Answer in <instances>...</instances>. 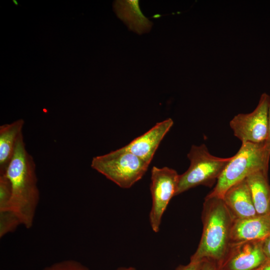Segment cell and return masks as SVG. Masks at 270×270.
<instances>
[{
  "mask_svg": "<svg viewBox=\"0 0 270 270\" xmlns=\"http://www.w3.org/2000/svg\"><path fill=\"white\" fill-rule=\"evenodd\" d=\"M12 2L16 6H18V2L16 0H12Z\"/></svg>",
  "mask_w": 270,
  "mask_h": 270,
  "instance_id": "cb8c5ba5",
  "label": "cell"
},
{
  "mask_svg": "<svg viewBox=\"0 0 270 270\" xmlns=\"http://www.w3.org/2000/svg\"><path fill=\"white\" fill-rule=\"evenodd\" d=\"M12 186L6 174L0 175V212L10 210Z\"/></svg>",
  "mask_w": 270,
  "mask_h": 270,
  "instance_id": "2e32d148",
  "label": "cell"
},
{
  "mask_svg": "<svg viewBox=\"0 0 270 270\" xmlns=\"http://www.w3.org/2000/svg\"><path fill=\"white\" fill-rule=\"evenodd\" d=\"M269 235L270 214L234 219L231 230L230 242L234 244L246 241L264 240Z\"/></svg>",
  "mask_w": 270,
  "mask_h": 270,
  "instance_id": "30bf717a",
  "label": "cell"
},
{
  "mask_svg": "<svg viewBox=\"0 0 270 270\" xmlns=\"http://www.w3.org/2000/svg\"><path fill=\"white\" fill-rule=\"evenodd\" d=\"M149 164L122 148L94 157L91 167L120 187L128 188L142 178Z\"/></svg>",
  "mask_w": 270,
  "mask_h": 270,
  "instance_id": "277c9868",
  "label": "cell"
},
{
  "mask_svg": "<svg viewBox=\"0 0 270 270\" xmlns=\"http://www.w3.org/2000/svg\"><path fill=\"white\" fill-rule=\"evenodd\" d=\"M198 270H220L219 267L215 264L208 262H200Z\"/></svg>",
  "mask_w": 270,
  "mask_h": 270,
  "instance_id": "ffe728a7",
  "label": "cell"
},
{
  "mask_svg": "<svg viewBox=\"0 0 270 270\" xmlns=\"http://www.w3.org/2000/svg\"><path fill=\"white\" fill-rule=\"evenodd\" d=\"M42 270H90V269L78 261L67 260L53 264Z\"/></svg>",
  "mask_w": 270,
  "mask_h": 270,
  "instance_id": "e0dca14e",
  "label": "cell"
},
{
  "mask_svg": "<svg viewBox=\"0 0 270 270\" xmlns=\"http://www.w3.org/2000/svg\"><path fill=\"white\" fill-rule=\"evenodd\" d=\"M270 159V140L260 143H242L207 196L222 198L230 187L252 173L260 170L268 172Z\"/></svg>",
  "mask_w": 270,
  "mask_h": 270,
  "instance_id": "3957f363",
  "label": "cell"
},
{
  "mask_svg": "<svg viewBox=\"0 0 270 270\" xmlns=\"http://www.w3.org/2000/svg\"><path fill=\"white\" fill-rule=\"evenodd\" d=\"M246 180L257 214H270V185L268 172H256L248 176Z\"/></svg>",
  "mask_w": 270,
  "mask_h": 270,
  "instance_id": "4fadbf2b",
  "label": "cell"
},
{
  "mask_svg": "<svg viewBox=\"0 0 270 270\" xmlns=\"http://www.w3.org/2000/svg\"><path fill=\"white\" fill-rule=\"evenodd\" d=\"M200 262H190L186 265L180 264L178 266L176 270H198Z\"/></svg>",
  "mask_w": 270,
  "mask_h": 270,
  "instance_id": "d6986e66",
  "label": "cell"
},
{
  "mask_svg": "<svg viewBox=\"0 0 270 270\" xmlns=\"http://www.w3.org/2000/svg\"><path fill=\"white\" fill-rule=\"evenodd\" d=\"M179 175L176 170L167 166H153L152 169L150 190L152 206L149 220L154 232H159L164 214L172 198L176 196Z\"/></svg>",
  "mask_w": 270,
  "mask_h": 270,
  "instance_id": "8992f818",
  "label": "cell"
},
{
  "mask_svg": "<svg viewBox=\"0 0 270 270\" xmlns=\"http://www.w3.org/2000/svg\"><path fill=\"white\" fill-rule=\"evenodd\" d=\"M5 174L12 186L10 210L19 218L28 229L34 222L40 200V192L36 172V164L27 151L22 133L19 136L13 156Z\"/></svg>",
  "mask_w": 270,
  "mask_h": 270,
  "instance_id": "6da1fadb",
  "label": "cell"
},
{
  "mask_svg": "<svg viewBox=\"0 0 270 270\" xmlns=\"http://www.w3.org/2000/svg\"><path fill=\"white\" fill-rule=\"evenodd\" d=\"M114 7L118 17L130 30L141 34L151 29L152 24L142 13L138 0L116 1Z\"/></svg>",
  "mask_w": 270,
  "mask_h": 270,
  "instance_id": "5bb4252c",
  "label": "cell"
},
{
  "mask_svg": "<svg viewBox=\"0 0 270 270\" xmlns=\"http://www.w3.org/2000/svg\"><path fill=\"white\" fill-rule=\"evenodd\" d=\"M24 124V120L19 119L0 126V175L6 172Z\"/></svg>",
  "mask_w": 270,
  "mask_h": 270,
  "instance_id": "7c38bea8",
  "label": "cell"
},
{
  "mask_svg": "<svg viewBox=\"0 0 270 270\" xmlns=\"http://www.w3.org/2000/svg\"><path fill=\"white\" fill-rule=\"evenodd\" d=\"M254 270H270V261L266 260Z\"/></svg>",
  "mask_w": 270,
  "mask_h": 270,
  "instance_id": "44dd1931",
  "label": "cell"
},
{
  "mask_svg": "<svg viewBox=\"0 0 270 270\" xmlns=\"http://www.w3.org/2000/svg\"><path fill=\"white\" fill-rule=\"evenodd\" d=\"M187 156L190 166L179 175L176 196L200 185L212 186L232 158L211 154L204 144L192 145Z\"/></svg>",
  "mask_w": 270,
  "mask_h": 270,
  "instance_id": "5b68a950",
  "label": "cell"
},
{
  "mask_svg": "<svg viewBox=\"0 0 270 270\" xmlns=\"http://www.w3.org/2000/svg\"><path fill=\"white\" fill-rule=\"evenodd\" d=\"M115 270H137L136 268L132 266L130 267H120Z\"/></svg>",
  "mask_w": 270,
  "mask_h": 270,
  "instance_id": "603a6c76",
  "label": "cell"
},
{
  "mask_svg": "<svg viewBox=\"0 0 270 270\" xmlns=\"http://www.w3.org/2000/svg\"><path fill=\"white\" fill-rule=\"evenodd\" d=\"M268 140H270V104L268 108Z\"/></svg>",
  "mask_w": 270,
  "mask_h": 270,
  "instance_id": "7402d4cb",
  "label": "cell"
},
{
  "mask_svg": "<svg viewBox=\"0 0 270 270\" xmlns=\"http://www.w3.org/2000/svg\"><path fill=\"white\" fill-rule=\"evenodd\" d=\"M263 240L231 244L219 268L220 270H254L266 260Z\"/></svg>",
  "mask_w": 270,
  "mask_h": 270,
  "instance_id": "ba28073f",
  "label": "cell"
},
{
  "mask_svg": "<svg viewBox=\"0 0 270 270\" xmlns=\"http://www.w3.org/2000/svg\"><path fill=\"white\" fill-rule=\"evenodd\" d=\"M234 220L222 198L206 196L202 214V236L190 262L208 261L220 267L231 244Z\"/></svg>",
  "mask_w": 270,
  "mask_h": 270,
  "instance_id": "7a4b0ae2",
  "label": "cell"
},
{
  "mask_svg": "<svg viewBox=\"0 0 270 270\" xmlns=\"http://www.w3.org/2000/svg\"><path fill=\"white\" fill-rule=\"evenodd\" d=\"M262 250L266 260L270 261V235L263 240Z\"/></svg>",
  "mask_w": 270,
  "mask_h": 270,
  "instance_id": "ac0fdd59",
  "label": "cell"
},
{
  "mask_svg": "<svg viewBox=\"0 0 270 270\" xmlns=\"http://www.w3.org/2000/svg\"><path fill=\"white\" fill-rule=\"evenodd\" d=\"M222 199L234 219L258 216L246 178L230 187Z\"/></svg>",
  "mask_w": 270,
  "mask_h": 270,
  "instance_id": "8fae6325",
  "label": "cell"
},
{
  "mask_svg": "<svg viewBox=\"0 0 270 270\" xmlns=\"http://www.w3.org/2000/svg\"><path fill=\"white\" fill-rule=\"evenodd\" d=\"M22 224L19 218L11 210L0 212V238L14 232Z\"/></svg>",
  "mask_w": 270,
  "mask_h": 270,
  "instance_id": "9a60e30c",
  "label": "cell"
},
{
  "mask_svg": "<svg viewBox=\"0 0 270 270\" xmlns=\"http://www.w3.org/2000/svg\"><path fill=\"white\" fill-rule=\"evenodd\" d=\"M173 124L170 118L158 122L147 132L122 148L150 164L160 142Z\"/></svg>",
  "mask_w": 270,
  "mask_h": 270,
  "instance_id": "9c48e42d",
  "label": "cell"
},
{
  "mask_svg": "<svg viewBox=\"0 0 270 270\" xmlns=\"http://www.w3.org/2000/svg\"><path fill=\"white\" fill-rule=\"evenodd\" d=\"M270 104V96L263 93L252 112L238 114L230 121L234 136L242 143H260L268 140Z\"/></svg>",
  "mask_w": 270,
  "mask_h": 270,
  "instance_id": "52a82bcc",
  "label": "cell"
}]
</instances>
